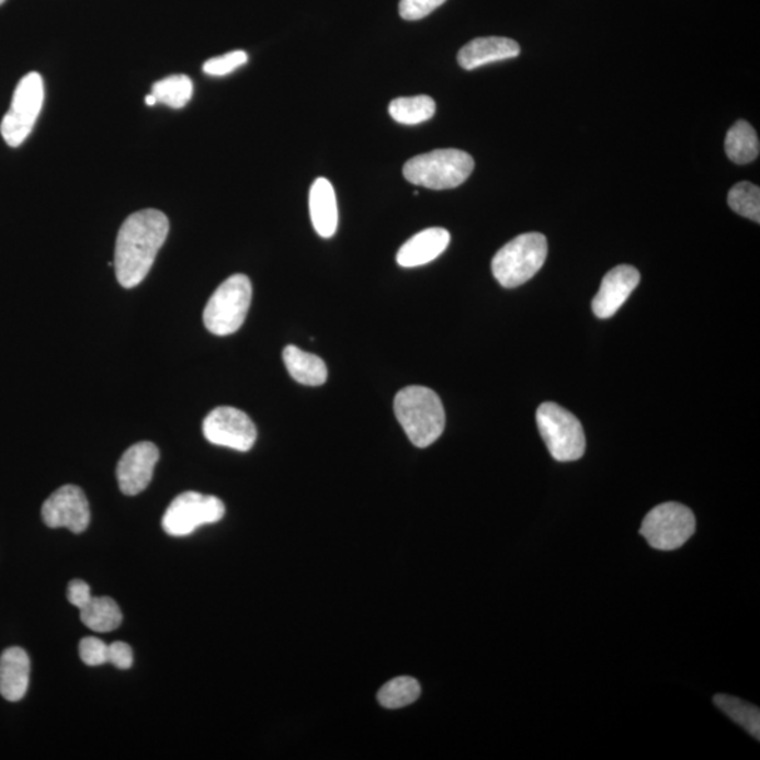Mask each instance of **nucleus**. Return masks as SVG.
I'll use <instances>...</instances> for the list:
<instances>
[{"label": "nucleus", "instance_id": "21", "mask_svg": "<svg viewBox=\"0 0 760 760\" xmlns=\"http://www.w3.org/2000/svg\"><path fill=\"white\" fill-rule=\"evenodd\" d=\"M434 99L420 94L413 98H397L389 104V114L395 122L415 126L430 121L435 114Z\"/></svg>", "mask_w": 760, "mask_h": 760}, {"label": "nucleus", "instance_id": "22", "mask_svg": "<svg viewBox=\"0 0 760 760\" xmlns=\"http://www.w3.org/2000/svg\"><path fill=\"white\" fill-rule=\"evenodd\" d=\"M714 704L724 714H727L735 724L741 725L745 731L751 734L753 738H760V712L758 707L727 694L715 695Z\"/></svg>", "mask_w": 760, "mask_h": 760}, {"label": "nucleus", "instance_id": "4", "mask_svg": "<svg viewBox=\"0 0 760 760\" xmlns=\"http://www.w3.org/2000/svg\"><path fill=\"white\" fill-rule=\"evenodd\" d=\"M548 241L541 232H525L500 248L491 261L496 281L507 290L524 285L544 266Z\"/></svg>", "mask_w": 760, "mask_h": 760}, {"label": "nucleus", "instance_id": "7", "mask_svg": "<svg viewBox=\"0 0 760 760\" xmlns=\"http://www.w3.org/2000/svg\"><path fill=\"white\" fill-rule=\"evenodd\" d=\"M44 103V82L37 72L20 79L12 104L0 124V134L9 147L22 146L32 134Z\"/></svg>", "mask_w": 760, "mask_h": 760}, {"label": "nucleus", "instance_id": "28", "mask_svg": "<svg viewBox=\"0 0 760 760\" xmlns=\"http://www.w3.org/2000/svg\"><path fill=\"white\" fill-rule=\"evenodd\" d=\"M446 0H400L399 13L405 20H420L444 4Z\"/></svg>", "mask_w": 760, "mask_h": 760}, {"label": "nucleus", "instance_id": "27", "mask_svg": "<svg viewBox=\"0 0 760 760\" xmlns=\"http://www.w3.org/2000/svg\"><path fill=\"white\" fill-rule=\"evenodd\" d=\"M107 649L109 645L104 644L103 640L87 637L79 643V657L88 667H101V665L107 663Z\"/></svg>", "mask_w": 760, "mask_h": 760}, {"label": "nucleus", "instance_id": "29", "mask_svg": "<svg viewBox=\"0 0 760 760\" xmlns=\"http://www.w3.org/2000/svg\"><path fill=\"white\" fill-rule=\"evenodd\" d=\"M107 663H112L113 667L122 670L131 669L133 665V649L131 645L123 643V640H116V643L109 645Z\"/></svg>", "mask_w": 760, "mask_h": 760}, {"label": "nucleus", "instance_id": "20", "mask_svg": "<svg viewBox=\"0 0 760 760\" xmlns=\"http://www.w3.org/2000/svg\"><path fill=\"white\" fill-rule=\"evenodd\" d=\"M79 611H81L82 623L97 633H111L122 625L121 608L112 598H92Z\"/></svg>", "mask_w": 760, "mask_h": 760}, {"label": "nucleus", "instance_id": "13", "mask_svg": "<svg viewBox=\"0 0 760 760\" xmlns=\"http://www.w3.org/2000/svg\"><path fill=\"white\" fill-rule=\"evenodd\" d=\"M640 275L634 266L619 265L611 270L601 281L598 295L591 303V309L599 319H610L627 302L631 293L638 286Z\"/></svg>", "mask_w": 760, "mask_h": 760}, {"label": "nucleus", "instance_id": "11", "mask_svg": "<svg viewBox=\"0 0 760 760\" xmlns=\"http://www.w3.org/2000/svg\"><path fill=\"white\" fill-rule=\"evenodd\" d=\"M42 517L49 529L64 526L73 534H81L91 523V509L81 488L66 485L44 501Z\"/></svg>", "mask_w": 760, "mask_h": 760}, {"label": "nucleus", "instance_id": "2", "mask_svg": "<svg viewBox=\"0 0 760 760\" xmlns=\"http://www.w3.org/2000/svg\"><path fill=\"white\" fill-rule=\"evenodd\" d=\"M395 415L419 449L440 439L445 429V410L440 396L424 386H409L395 397Z\"/></svg>", "mask_w": 760, "mask_h": 760}, {"label": "nucleus", "instance_id": "5", "mask_svg": "<svg viewBox=\"0 0 760 760\" xmlns=\"http://www.w3.org/2000/svg\"><path fill=\"white\" fill-rule=\"evenodd\" d=\"M252 299V285L248 276L228 277L208 299L203 311L206 329L215 336H230L245 325Z\"/></svg>", "mask_w": 760, "mask_h": 760}, {"label": "nucleus", "instance_id": "30", "mask_svg": "<svg viewBox=\"0 0 760 760\" xmlns=\"http://www.w3.org/2000/svg\"><path fill=\"white\" fill-rule=\"evenodd\" d=\"M68 600L69 603L76 605L77 609L81 610L92 600L93 595L91 593V588L83 580H72L68 586Z\"/></svg>", "mask_w": 760, "mask_h": 760}, {"label": "nucleus", "instance_id": "12", "mask_svg": "<svg viewBox=\"0 0 760 760\" xmlns=\"http://www.w3.org/2000/svg\"><path fill=\"white\" fill-rule=\"evenodd\" d=\"M160 460V450L152 442L134 444L124 452L117 465V481L126 496H136L151 484L154 469Z\"/></svg>", "mask_w": 760, "mask_h": 760}, {"label": "nucleus", "instance_id": "6", "mask_svg": "<svg viewBox=\"0 0 760 760\" xmlns=\"http://www.w3.org/2000/svg\"><path fill=\"white\" fill-rule=\"evenodd\" d=\"M536 424L554 460L574 462L582 458L586 451L583 427L570 411L546 401L536 410Z\"/></svg>", "mask_w": 760, "mask_h": 760}, {"label": "nucleus", "instance_id": "18", "mask_svg": "<svg viewBox=\"0 0 760 760\" xmlns=\"http://www.w3.org/2000/svg\"><path fill=\"white\" fill-rule=\"evenodd\" d=\"M283 362L290 375L299 384L306 386L326 384L327 366L321 358L302 351L295 345H287L283 350Z\"/></svg>", "mask_w": 760, "mask_h": 760}, {"label": "nucleus", "instance_id": "10", "mask_svg": "<svg viewBox=\"0 0 760 760\" xmlns=\"http://www.w3.org/2000/svg\"><path fill=\"white\" fill-rule=\"evenodd\" d=\"M203 434L212 444L240 452L250 451L257 441V427L245 411L222 406L203 421Z\"/></svg>", "mask_w": 760, "mask_h": 760}, {"label": "nucleus", "instance_id": "15", "mask_svg": "<svg viewBox=\"0 0 760 760\" xmlns=\"http://www.w3.org/2000/svg\"><path fill=\"white\" fill-rule=\"evenodd\" d=\"M519 43L507 37H479L472 39L458 53L460 66L466 71L488 66L491 63L519 57Z\"/></svg>", "mask_w": 760, "mask_h": 760}, {"label": "nucleus", "instance_id": "16", "mask_svg": "<svg viewBox=\"0 0 760 760\" xmlns=\"http://www.w3.org/2000/svg\"><path fill=\"white\" fill-rule=\"evenodd\" d=\"M30 682V659L26 650L18 647L3 650L0 657V694L8 702H20L26 695Z\"/></svg>", "mask_w": 760, "mask_h": 760}, {"label": "nucleus", "instance_id": "3", "mask_svg": "<svg viewBox=\"0 0 760 760\" xmlns=\"http://www.w3.org/2000/svg\"><path fill=\"white\" fill-rule=\"evenodd\" d=\"M474 169L475 161L468 152L449 148L411 158L404 167V175L416 186L444 191L462 185Z\"/></svg>", "mask_w": 760, "mask_h": 760}, {"label": "nucleus", "instance_id": "24", "mask_svg": "<svg viewBox=\"0 0 760 760\" xmlns=\"http://www.w3.org/2000/svg\"><path fill=\"white\" fill-rule=\"evenodd\" d=\"M152 94L158 103L172 109L185 107L193 94L192 79L186 76H171L152 84Z\"/></svg>", "mask_w": 760, "mask_h": 760}, {"label": "nucleus", "instance_id": "19", "mask_svg": "<svg viewBox=\"0 0 760 760\" xmlns=\"http://www.w3.org/2000/svg\"><path fill=\"white\" fill-rule=\"evenodd\" d=\"M759 138L755 128L745 121L734 124L725 137V152L729 160L739 166L749 163L759 157Z\"/></svg>", "mask_w": 760, "mask_h": 760}, {"label": "nucleus", "instance_id": "25", "mask_svg": "<svg viewBox=\"0 0 760 760\" xmlns=\"http://www.w3.org/2000/svg\"><path fill=\"white\" fill-rule=\"evenodd\" d=\"M728 205L739 216L760 222V191L751 182H739L728 193Z\"/></svg>", "mask_w": 760, "mask_h": 760}, {"label": "nucleus", "instance_id": "8", "mask_svg": "<svg viewBox=\"0 0 760 760\" xmlns=\"http://www.w3.org/2000/svg\"><path fill=\"white\" fill-rule=\"evenodd\" d=\"M695 531L693 511L680 503H663L650 510L639 533L655 549L673 551L683 546Z\"/></svg>", "mask_w": 760, "mask_h": 760}, {"label": "nucleus", "instance_id": "26", "mask_svg": "<svg viewBox=\"0 0 760 760\" xmlns=\"http://www.w3.org/2000/svg\"><path fill=\"white\" fill-rule=\"evenodd\" d=\"M247 61V53L237 49V52L227 53L225 56L207 59V61L203 64V71H205L207 76L225 77L245 66Z\"/></svg>", "mask_w": 760, "mask_h": 760}, {"label": "nucleus", "instance_id": "14", "mask_svg": "<svg viewBox=\"0 0 760 760\" xmlns=\"http://www.w3.org/2000/svg\"><path fill=\"white\" fill-rule=\"evenodd\" d=\"M451 235L441 227H431L417 232L397 252L396 261L404 268L427 265L449 248Z\"/></svg>", "mask_w": 760, "mask_h": 760}, {"label": "nucleus", "instance_id": "17", "mask_svg": "<svg viewBox=\"0 0 760 760\" xmlns=\"http://www.w3.org/2000/svg\"><path fill=\"white\" fill-rule=\"evenodd\" d=\"M310 217L313 227L322 238H331L338 227V207L334 188L329 179L317 178L310 188Z\"/></svg>", "mask_w": 760, "mask_h": 760}, {"label": "nucleus", "instance_id": "32", "mask_svg": "<svg viewBox=\"0 0 760 760\" xmlns=\"http://www.w3.org/2000/svg\"><path fill=\"white\" fill-rule=\"evenodd\" d=\"M4 2H7V0H0V4H3Z\"/></svg>", "mask_w": 760, "mask_h": 760}, {"label": "nucleus", "instance_id": "9", "mask_svg": "<svg viewBox=\"0 0 760 760\" xmlns=\"http://www.w3.org/2000/svg\"><path fill=\"white\" fill-rule=\"evenodd\" d=\"M225 514V503L216 496L185 491L169 504L162 517V529L168 535L186 536L198 526L217 523Z\"/></svg>", "mask_w": 760, "mask_h": 760}, {"label": "nucleus", "instance_id": "1", "mask_svg": "<svg viewBox=\"0 0 760 760\" xmlns=\"http://www.w3.org/2000/svg\"><path fill=\"white\" fill-rule=\"evenodd\" d=\"M168 232V217L156 208H146L126 218L118 230L113 262L123 287L132 290L146 280Z\"/></svg>", "mask_w": 760, "mask_h": 760}, {"label": "nucleus", "instance_id": "23", "mask_svg": "<svg viewBox=\"0 0 760 760\" xmlns=\"http://www.w3.org/2000/svg\"><path fill=\"white\" fill-rule=\"evenodd\" d=\"M421 694L420 683L409 676L387 682L377 693V702L385 708L396 710L413 704Z\"/></svg>", "mask_w": 760, "mask_h": 760}, {"label": "nucleus", "instance_id": "31", "mask_svg": "<svg viewBox=\"0 0 760 760\" xmlns=\"http://www.w3.org/2000/svg\"><path fill=\"white\" fill-rule=\"evenodd\" d=\"M157 103H158L157 98L154 97L152 93H151V94H147V97H146V104H148V106H154V104H157Z\"/></svg>", "mask_w": 760, "mask_h": 760}]
</instances>
